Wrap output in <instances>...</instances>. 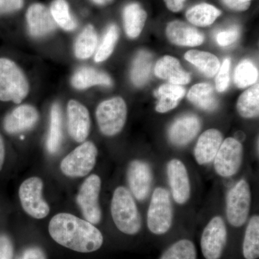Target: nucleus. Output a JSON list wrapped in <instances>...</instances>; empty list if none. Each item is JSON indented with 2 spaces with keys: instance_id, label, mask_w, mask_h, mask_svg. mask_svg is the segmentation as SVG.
I'll return each instance as SVG.
<instances>
[{
  "instance_id": "obj_34",
  "label": "nucleus",
  "mask_w": 259,
  "mask_h": 259,
  "mask_svg": "<svg viewBox=\"0 0 259 259\" xmlns=\"http://www.w3.org/2000/svg\"><path fill=\"white\" fill-rule=\"evenodd\" d=\"M258 77V70L250 61H242L235 71L234 81L239 88H245L253 84L256 82Z\"/></svg>"
},
{
  "instance_id": "obj_21",
  "label": "nucleus",
  "mask_w": 259,
  "mask_h": 259,
  "mask_svg": "<svg viewBox=\"0 0 259 259\" xmlns=\"http://www.w3.org/2000/svg\"><path fill=\"white\" fill-rule=\"evenodd\" d=\"M71 82L77 90H84L96 85L110 87L112 84L111 78L106 73L91 67L80 68L73 75Z\"/></svg>"
},
{
  "instance_id": "obj_15",
  "label": "nucleus",
  "mask_w": 259,
  "mask_h": 259,
  "mask_svg": "<svg viewBox=\"0 0 259 259\" xmlns=\"http://www.w3.org/2000/svg\"><path fill=\"white\" fill-rule=\"evenodd\" d=\"M29 32L32 36H47L57 27L50 9L40 3H35L29 7L26 13Z\"/></svg>"
},
{
  "instance_id": "obj_41",
  "label": "nucleus",
  "mask_w": 259,
  "mask_h": 259,
  "mask_svg": "<svg viewBox=\"0 0 259 259\" xmlns=\"http://www.w3.org/2000/svg\"><path fill=\"white\" fill-rule=\"evenodd\" d=\"M251 1L252 0H223L228 8L235 11H245L248 10Z\"/></svg>"
},
{
  "instance_id": "obj_31",
  "label": "nucleus",
  "mask_w": 259,
  "mask_h": 259,
  "mask_svg": "<svg viewBox=\"0 0 259 259\" xmlns=\"http://www.w3.org/2000/svg\"><path fill=\"white\" fill-rule=\"evenodd\" d=\"M62 116L60 105L54 104L51 110L50 128L48 136L47 149L50 153H55L60 148L62 139Z\"/></svg>"
},
{
  "instance_id": "obj_12",
  "label": "nucleus",
  "mask_w": 259,
  "mask_h": 259,
  "mask_svg": "<svg viewBox=\"0 0 259 259\" xmlns=\"http://www.w3.org/2000/svg\"><path fill=\"white\" fill-rule=\"evenodd\" d=\"M127 179L130 192L142 202L147 198L153 183V173L147 162L134 160L130 163L127 170Z\"/></svg>"
},
{
  "instance_id": "obj_37",
  "label": "nucleus",
  "mask_w": 259,
  "mask_h": 259,
  "mask_svg": "<svg viewBox=\"0 0 259 259\" xmlns=\"http://www.w3.org/2000/svg\"><path fill=\"white\" fill-rule=\"evenodd\" d=\"M239 35L238 28L234 27L226 31L219 32L217 35V42L221 47H227L236 42Z\"/></svg>"
},
{
  "instance_id": "obj_4",
  "label": "nucleus",
  "mask_w": 259,
  "mask_h": 259,
  "mask_svg": "<svg viewBox=\"0 0 259 259\" xmlns=\"http://www.w3.org/2000/svg\"><path fill=\"white\" fill-rule=\"evenodd\" d=\"M173 206L169 192L163 187L153 191L147 212V226L155 235H163L171 229Z\"/></svg>"
},
{
  "instance_id": "obj_22",
  "label": "nucleus",
  "mask_w": 259,
  "mask_h": 259,
  "mask_svg": "<svg viewBox=\"0 0 259 259\" xmlns=\"http://www.w3.org/2000/svg\"><path fill=\"white\" fill-rule=\"evenodd\" d=\"M185 89L181 85L168 83L161 85L155 92V95L158 98L156 111L165 113L173 110L178 105L179 102L185 96Z\"/></svg>"
},
{
  "instance_id": "obj_5",
  "label": "nucleus",
  "mask_w": 259,
  "mask_h": 259,
  "mask_svg": "<svg viewBox=\"0 0 259 259\" xmlns=\"http://www.w3.org/2000/svg\"><path fill=\"white\" fill-rule=\"evenodd\" d=\"M251 204V191L244 179L238 181L228 192L226 197V217L228 223L240 228L246 223Z\"/></svg>"
},
{
  "instance_id": "obj_40",
  "label": "nucleus",
  "mask_w": 259,
  "mask_h": 259,
  "mask_svg": "<svg viewBox=\"0 0 259 259\" xmlns=\"http://www.w3.org/2000/svg\"><path fill=\"white\" fill-rule=\"evenodd\" d=\"M18 259H47V255L41 248L32 246L24 250Z\"/></svg>"
},
{
  "instance_id": "obj_27",
  "label": "nucleus",
  "mask_w": 259,
  "mask_h": 259,
  "mask_svg": "<svg viewBox=\"0 0 259 259\" xmlns=\"http://www.w3.org/2000/svg\"><path fill=\"white\" fill-rule=\"evenodd\" d=\"M97 34L92 25H88L76 38L74 45V54L79 59L91 57L97 47Z\"/></svg>"
},
{
  "instance_id": "obj_3",
  "label": "nucleus",
  "mask_w": 259,
  "mask_h": 259,
  "mask_svg": "<svg viewBox=\"0 0 259 259\" xmlns=\"http://www.w3.org/2000/svg\"><path fill=\"white\" fill-rule=\"evenodd\" d=\"M29 91L28 80L22 69L14 61L0 58V101L21 103Z\"/></svg>"
},
{
  "instance_id": "obj_10",
  "label": "nucleus",
  "mask_w": 259,
  "mask_h": 259,
  "mask_svg": "<svg viewBox=\"0 0 259 259\" xmlns=\"http://www.w3.org/2000/svg\"><path fill=\"white\" fill-rule=\"evenodd\" d=\"M228 241V231L221 216L213 217L204 228L201 237V250L205 259H221Z\"/></svg>"
},
{
  "instance_id": "obj_43",
  "label": "nucleus",
  "mask_w": 259,
  "mask_h": 259,
  "mask_svg": "<svg viewBox=\"0 0 259 259\" xmlns=\"http://www.w3.org/2000/svg\"><path fill=\"white\" fill-rule=\"evenodd\" d=\"M5 158V146L4 139L0 134V171L3 168Z\"/></svg>"
},
{
  "instance_id": "obj_1",
  "label": "nucleus",
  "mask_w": 259,
  "mask_h": 259,
  "mask_svg": "<svg viewBox=\"0 0 259 259\" xmlns=\"http://www.w3.org/2000/svg\"><path fill=\"white\" fill-rule=\"evenodd\" d=\"M51 238L65 248L79 253H92L101 248L104 238L93 224L69 213H59L49 226Z\"/></svg>"
},
{
  "instance_id": "obj_9",
  "label": "nucleus",
  "mask_w": 259,
  "mask_h": 259,
  "mask_svg": "<svg viewBox=\"0 0 259 259\" xmlns=\"http://www.w3.org/2000/svg\"><path fill=\"white\" fill-rule=\"evenodd\" d=\"M42 181L36 177L24 181L19 189V197L24 211L35 219H42L50 212L49 204L42 198Z\"/></svg>"
},
{
  "instance_id": "obj_8",
  "label": "nucleus",
  "mask_w": 259,
  "mask_h": 259,
  "mask_svg": "<svg viewBox=\"0 0 259 259\" xmlns=\"http://www.w3.org/2000/svg\"><path fill=\"white\" fill-rule=\"evenodd\" d=\"M101 179L92 175L83 182L76 197V202L87 221L93 225L100 223L102 210L100 205Z\"/></svg>"
},
{
  "instance_id": "obj_6",
  "label": "nucleus",
  "mask_w": 259,
  "mask_h": 259,
  "mask_svg": "<svg viewBox=\"0 0 259 259\" xmlns=\"http://www.w3.org/2000/svg\"><path fill=\"white\" fill-rule=\"evenodd\" d=\"M127 114L125 102L120 97L102 102L96 110L97 124L102 134L107 136L118 134L125 125Z\"/></svg>"
},
{
  "instance_id": "obj_14",
  "label": "nucleus",
  "mask_w": 259,
  "mask_h": 259,
  "mask_svg": "<svg viewBox=\"0 0 259 259\" xmlns=\"http://www.w3.org/2000/svg\"><path fill=\"white\" fill-rule=\"evenodd\" d=\"M68 131L70 136L78 143L84 142L90 134V112L76 100H71L67 105Z\"/></svg>"
},
{
  "instance_id": "obj_19",
  "label": "nucleus",
  "mask_w": 259,
  "mask_h": 259,
  "mask_svg": "<svg viewBox=\"0 0 259 259\" xmlns=\"http://www.w3.org/2000/svg\"><path fill=\"white\" fill-rule=\"evenodd\" d=\"M166 32L168 40L175 45L197 47L204 42V35L197 29L180 20L168 23Z\"/></svg>"
},
{
  "instance_id": "obj_20",
  "label": "nucleus",
  "mask_w": 259,
  "mask_h": 259,
  "mask_svg": "<svg viewBox=\"0 0 259 259\" xmlns=\"http://www.w3.org/2000/svg\"><path fill=\"white\" fill-rule=\"evenodd\" d=\"M156 76L167 80L168 82L177 85H185L190 82L189 73L186 72L180 61L170 56H165L158 61L155 66Z\"/></svg>"
},
{
  "instance_id": "obj_11",
  "label": "nucleus",
  "mask_w": 259,
  "mask_h": 259,
  "mask_svg": "<svg viewBox=\"0 0 259 259\" xmlns=\"http://www.w3.org/2000/svg\"><path fill=\"white\" fill-rule=\"evenodd\" d=\"M243 158V145L235 138H228L221 144L213 160L214 171L224 178L234 176L241 168Z\"/></svg>"
},
{
  "instance_id": "obj_7",
  "label": "nucleus",
  "mask_w": 259,
  "mask_h": 259,
  "mask_svg": "<svg viewBox=\"0 0 259 259\" xmlns=\"http://www.w3.org/2000/svg\"><path fill=\"white\" fill-rule=\"evenodd\" d=\"M97 154L98 150L94 143H83L62 160L61 171L70 177L87 176L96 164Z\"/></svg>"
},
{
  "instance_id": "obj_32",
  "label": "nucleus",
  "mask_w": 259,
  "mask_h": 259,
  "mask_svg": "<svg viewBox=\"0 0 259 259\" xmlns=\"http://www.w3.org/2000/svg\"><path fill=\"white\" fill-rule=\"evenodd\" d=\"M50 11L56 24L66 31L74 30L77 27V22L70 13L66 0H54L51 3Z\"/></svg>"
},
{
  "instance_id": "obj_39",
  "label": "nucleus",
  "mask_w": 259,
  "mask_h": 259,
  "mask_svg": "<svg viewBox=\"0 0 259 259\" xmlns=\"http://www.w3.org/2000/svg\"><path fill=\"white\" fill-rule=\"evenodd\" d=\"M23 0H0V15L9 14L21 9Z\"/></svg>"
},
{
  "instance_id": "obj_44",
  "label": "nucleus",
  "mask_w": 259,
  "mask_h": 259,
  "mask_svg": "<svg viewBox=\"0 0 259 259\" xmlns=\"http://www.w3.org/2000/svg\"><path fill=\"white\" fill-rule=\"evenodd\" d=\"M94 3L97 5H104L108 4L109 3L112 1V0H93Z\"/></svg>"
},
{
  "instance_id": "obj_25",
  "label": "nucleus",
  "mask_w": 259,
  "mask_h": 259,
  "mask_svg": "<svg viewBox=\"0 0 259 259\" xmlns=\"http://www.w3.org/2000/svg\"><path fill=\"white\" fill-rule=\"evenodd\" d=\"M185 58L207 77H212L217 74L221 66L218 58L205 51H190L186 53Z\"/></svg>"
},
{
  "instance_id": "obj_28",
  "label": "nucleus",
  "mask_w": 259,
  "mask_h": 259,
  "mask_svg": "<svg viewBox=\"0 0 259 259\" xmlns=\"http://www.w3.org/2000/svg\"><path fill=\"white\" fill-rule=\"evenodd\" d=\"M153 57L149 52L141 51L135 58L131 71V77L136 86H144L147 82L152 69Z\"/></svg>"
},
{
  "instance_id": "obj_23",
  "label": "nucleus",
  "mask_w": 259,
  "mask_h": 259,
  "mask_svg": "<svg viewBox=\"0 0 259 259\" xmlns=\"http://www.w3.org/2000/svg\"><path fill=\"white\" fill-rule=\"evenodd\" d=\"M147 14L137 3L127 5L123 10L124 28L127 36L136 38L144 28Z\"/></svg>"
},
{
  "instance_id": "obj_18",
  "label": "nucleus",
  "mask_w": 259,
  "mask_h": 259,
  "mask_svg": "<svg viewBox=\"0 0 259 259\" xmlns=\"http://www.w3.org/2000/svg\"><path fill=\"white\" fill-rule=\"evenodd\" d=\"M223 143V135L217 129H208L199 136L195 148L194 158L199 165L209 164L214 160Z\"/></svg>"
},
{
  "instance_id": "obj_38",
  "label": "nucleus",
  "mask_w": 259,
  "mask_h": 259,
  "mask_svg": "<svg viewBox=\"0 0 259 259\" xmlns=\"http://www.w3.org/2000/svg\"><path fill=\"white\" fill-rule=\"evenodd\" d=\"M14 247L11 239L6 235H0V259H13Z\"/></svg>"
},
{
  "instance_id": "obj_2",
  "label": "nucleus",
  "mask_w": 259,
  "mask_h": 259,
  "mask_svg": "<svg viewBox=\"0 0 259 259\" xmlns=\"http://www.w3.org/2000/svg\"><path fill=\"white\" fill-rule=\"evenodd\" d=\"M112 220L117 229L130 236L137 234L142 228V221L134 197L125 187H117L111 202Z\"/></svg>"
},
{
  "instance_id": "obj_35",
  "label": "nucleus",
  "mask_w": 259,
  "mask_h": 259,
  "mask_svg": "<svg viewBox=\"0 0 259 259\" xmlns=\"http://www.w3.org/2000/svg\"><path fill=\"white\" fill-rule=\"evenodd\" d=\"M118 37L119 29L117 25H110L104 35L103 40L95 54V61L96 62H102L111 56Z\"/></svg>"
},
{
  "instance_id": "obj_42",
  "label": "nucleus",
  "mask_w": 259,
  "mask_h": 259,
  "mask_svg": "<svg viewBox=\"0 0 259 259\" xmlns=\"http://www.w3.org/2000/svg\"><path fill=\"white\" fill-rule=\"evenodd\" d=\"M186 0H164L168 9L177 13L183 8Z\"/></svg>"
},
{
  "instance_id": "obj_33",
  "label": "nucleus",
  "mask_w": 259,
  "mask_h": 259,
  "mask_svg": "<svg viewBox=\"0 0 259 259\" xmlns=\"http://www.w3.org/2000/svg\"><path fill=\"white\" fill-rule=\"evenodd\" d=\"M197 252L193 242L181 239L175 242L164 252L159 259H197Z\"/></svg>"
},
{
  "instance_id": "obj_26",
  "label": "nucleus",
  "mask_w": 259,
  "mask_h": 259,
  "mask_svg": "<svg viewBox=\"0 0 259 259\" xmlns=\"http://www.w3.org/2000/svg\"><path fill=\"white\" fill-rule=\"evenodd\" d=\"M243 255L245 259H257L259 257L258 214H254L248 221L243 238Z\"/></svg>"
},
{
  "instance_id": "obj_30",
  "label": "nucleus",
  "mask_w": 259,
  "mask_h": 259,
  "mask_svg": "<svg viewBox=\"0 0 259 259\" xmlns=\"http://www.w3.org/2000/svg\"><path fill=\"white\" fill-rule=\"evenodd\" d=\"M237 110L244 118L258 117L259 112V85L252 87L239 97L237 103Z\"/></svg>"
},
{
  "instance_id": "obj_17",
  "label": "nucleus",
  "mask_w": 259,
  "mask_h": 259,
  "mask_svg": "<svg viewBox=\"0 0 259 259\" xmlns=\"http://www.w3.org/2000/svg\"><path fill=\"white\" fill-rule=\"evenodd\" d=\"M200 128L201 122L197 116L183 115L172 123L168 130V138L175 146H186L196 137Z\"/></svg>"
},
{
  "instance_id": "obj_29",
  "label": "nucleus",
  "mask_w": 259,
  "mask_h": 259,
  "mask_svg": "<svg viewBox=\"0 0 259 259\" xmlns=\"http://www.w3.org/2000/svg\"><path fill=\"white\" fill-rule=\"evenodd\" d=\"M221 15V10L207 3H202L190 8L186 13V17L193 25L204 27L212 25Z\"/></svg>"
},
{
  "instance_id": "obj_36",
  "label": "nucleus",
  "mask_w": 259,
  "mask_h": 259,
  "mask_svg": "<svg viewBox=\"0 0 259 259\" xmlns=\"http://www.w3.org/2000/svg\"><path fill=\"white\" fill-rule=\"evenodd\" d=\"M230 67H231V59H225L222 66L218 71L215 80L216 89L219 93H223L228 88L230 81Z\"/></svg>"
},
{
  "instance_id": "obj_13",
  "label": "nucleus",
  "mask_w": 259,
  "mask_h": 259,
  "mask_svg": "<svg viewBox=\"0 0 259 259\" xmlns=\"http://www.w3.org/2000/svg\"><path fill=\"white\" fill-rule=\"evenodd\" d=\"M166 174L174 200L178 204H185L191 196L190 177L185 163L174 158L168 162Z\"/></svg>"
},
{
  "instance_id": "obj_24",
  "label": "nucleus",
  "mask_w": 259,
  "mask_h": 259,
  "mask_svg": "<svg viewBox=\"0 0 259 259\" xmlns=\"http://www.w3.org/2000/svg\"><path fill=\"white\" fill-rule=\"evenodd\" d=\"M187 97L192 104L206 111H213L218 107L217 98L212 86L209 83L194 85L189 91Z\"/></svg>"
},
{
  "instance_id": "obj_16",
  "label": "nucleus",
  "mask_w": 259,
  "mask_h": 259,
  "mask_svg": "<svg viewBox=\"0 0 259 259\" xmlns=\"http://www.w3.org/2000/svg\"><path fill=\"white\" fill-rule=\"evenodd\" d=\"M38 120L36 108L32 105H23L5 116L3 126L8 134L16 135L32 128Z\"/></svg>"
}]
</instances>
